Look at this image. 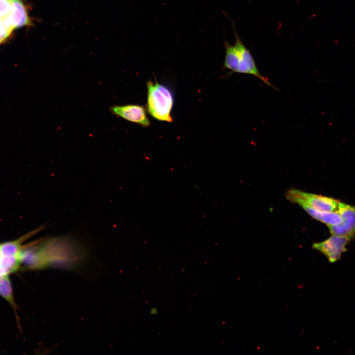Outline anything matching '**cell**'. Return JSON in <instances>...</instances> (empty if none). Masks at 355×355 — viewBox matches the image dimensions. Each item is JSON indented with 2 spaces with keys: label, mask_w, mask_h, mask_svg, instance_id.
Segmentation results:
<instances>
[{
  "label": "cell",
  "mask_w": 355,
  "mask_h": 355,
  "mask_svg": "<svg viewBox=\"0 0 355 355\" xmlns=\"http://www.w3.org/2000/svg\"><path fill=\"white\" fill-rule=\"evenodd\" d=\"M235 42L231 45L224 40L225 58L223 68L232 72L253 75L263 81L267 85L278 90L259 71L254 59L250 50L240 39L235 28L234 22L231 20Z\"/></svg>",
  "instance_id": "6da1fadb"
},
{
  "label": "cell",
  "mask_w": 355,
  "mask_h": 355,
  "mask_svg": "<svg viewBox=\"0 0 355 355\" xmlns=\"http://www.w3.org/2000/svg\"><path fill=\"white\" fill-rule=\"evenodd\" d=\"M146 86V109L148 113L157 120L172 122L171 112L174 103L172 92L168 87L157 81L149 80Z\"/></svg>",
  "instance_id": "7a4b0ae2"
},
{
  "label": "cell",
  "mask_w": 355,
  "mask_h": 355,
  "mask_svg": "<svg viewBox=\"0 0 355 355\" xmlns=\"http://www.w3.org/2000/svg\"><path fill=\"white\" fill-rule=\"evenodd\" d=\"M285 196L289 201L297 204L301 207H308L322 212H336L340 202L331 197L306 192L296 189L288 190Z\"/></svg>",
  "instance_id": "3957f363"
},
{
  "label": "cell",
  "mask_w": 355,
  "mask_h": 355,
  "mask_svg": "<svg viewBox=\"0 0 355 355\" xmlns=\"http://www.w3.org/2000/svg\"><path fill=\"white\" fill-rule=\"evenodd\" d=\"M354 238L348 236L331 235L326 240L313 244L314 249L322 253L330 263L340 259L342 254L347 251V245Z\"/></svg>",
  "instance_id": "277c9868"
},
{
  "label": "cell",
  "mask_w": 355,
  "mask_h": 355,
  "mask_svg": "<svg viewBox=\"0 0 355 355\" xmlns=\"http://www.w3.org/2000/svg\"><path fill=\"white\" fill-rule=\"evenodd\" d=\"M337 212L341 222L327 226L331 235L348 236L355 239V206L339 202Z\"/></svg>",
  "instance_id": "5b68a950"
},
{
  "label": "cell",
  "mask_w": 355,
  "mask_h": 355,
  "mask_svg": "<svg viewBox=\"0 0 355 355\" xmlns=\"http://www.w3.org/2000/svg\"><path fill=\"white\" fill-rule=\"evenodd\" d=\"M114 115L143 127L150 125L145 108L138 105H113L109 108Z\"/></svg>",
  "instance_id": "8992f818"
},
{
  "label": "cell",
  "mask_w": 355,
  "mask_h": 355,
  "mask_svg": "<svg viewBox=\"0 0 355 355\" xmlns=\"http://www.w3.org/2000/svg\"><path fill=\"white\" fill-rule=\"evenodd\" d=\"M12 11L9 16L13 29L25 26H32L33 20L29 16L28 8L21 0H9Z\"/></svg>",
  "instance_id": "52a82bcc"
},
{
  "label": "cell",
  "mask_w": 355,
  "mask_h": 355,
  "mask_svg": "<svg viewBox=\"0 0 355 355\" xmlns=\"http://www.w3.org/2000/svg\"><path fill=\"white\" fill-rule=\"evenodd\" d=\"M302 207L312 217L326 224L327 226L337 225L341 221V217L337 211L322 212L306 206Z\"/></svg>",
  "instance_id": "ba28073f"
},
{
  "label": "cell",
  "mask_w": 355,
  "mask_h": 355,
  "mask_svg": "<svg viewBox=\"0 0 355 355\" xmlns=\"http://www.w3.org/2000/svg\"><path fill=\"white\" fill-rule=\"evenodd\" d=\"M0 295L13 307L14 311H16V305L13 296L11 282L7 274L0 277Z\"/></svg>",
  "instance_id": "9c48e42d"
},
{
  "label": "cell",
  "mask_w": 355,
  "mask_h": 355,
  "mask_svg": "<svg viewBox=\"0 0 355 355\" xmlns=\"http://www.w3.org/2000/svg\"><path fill=\"white\" fill-rule=\"evenodd\" d=\"M21 263L19 256L0 254V267L7 274L15 272L19 268Z\"/></svg>",
  "instance_id": "30bf717a"
},
{
  "label": "cell",
  "mask_w": 355,
  "mask_h": 355,
  "mask_svg": "<svg viewBox=\"0 0 355 355\" xmlns=\"http://www.w3.org/2000/svg\"><path fill=\"white\" fill-rule=\"evenodd\" d=\"M23 241V238H21L16 241L0 244V254L17 255L20 257L22 249L21 244Z\"/></svg>",
  "instance_id": "8fae6325"
},
{
  "label": "cell",
  "mask_w": 355,
  "mask_h": 355,
  "mask_svg": "<svg viewBox=\"0 0 355 355\" xmlns=\"http://www.w3.org/2000/svg\"><path fill=\"white\" fill-rule=\"evenodd\" d=\"M11 11L12 6L9 0H0V17L8 16Z\"/></svg>",
  "instance_id": "7c38bea8"
},
{
  "label": "cell",
  "mask_w": 355,
  "mask_h": 355,
  "mask_svg": "<svg viewBox=\"0 0 355 355\" xmlns=\"http://www.w3.org/2000/svg\"><path fill=\"white\" fill-rule=\"evenodd\" d=\"M6 274H8L4 270H3L2 268L0 267V277L5 275Z\"/></svg>",
  "instance_id": "4fadbf2b"
}]
</instances>
